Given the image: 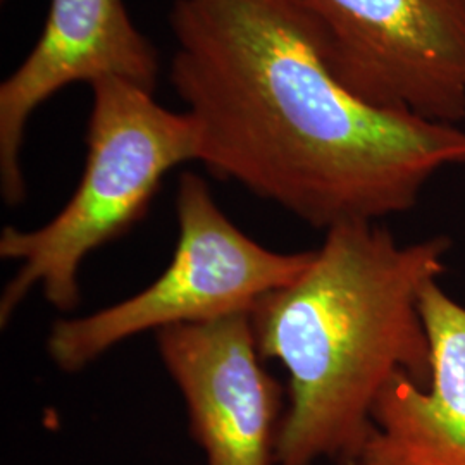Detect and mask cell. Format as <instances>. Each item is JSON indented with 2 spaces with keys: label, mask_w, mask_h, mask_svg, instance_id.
Returning <instances> with one entry per match:
<instances>
[{
  "label": "cell",
  "mask_w": 465,
  "mask_h": 465,
  "mask_svg": "<svg viewBox=\"0 0 465 465\" xmlns=\"http://www.w3.org/2000/svg\"><path fill=\"white\" fill-rule=\"evenodd\" d=\"M161 61L134 26L123 0H50L38 42L0 84V190L19 205L26 195L21 152L28 121L59 90L73 84L121 78L155 92Z\"/></svg>",
  "instance_id": "cell-7"
},
{
  "label": "cell",
  "mask_w": 465,
  "mask_h": 465,
  "mask_svg": "<svg viewBox=\"0 0 465 465\" xmlns=\"http://www.w3.org/2000/svg\"><path fill=\"white\" fill-rule=\"evenodd\" d=\"M450 245L447 236L401 245L378 223L340 224L297 282L255 303L257 350L288 372L276 465L355 464L384 386L400 374L430 382L419 303Z\"/></svg>",
  "instance_id": "cell-2"
},
{
  "label": "cell",
  "mask_w": 465,
  "mask_h": 465,
  "mask_svg": "<svg viewBox=\"0 0 465 465\" xmlns=\"http://www.w3.org/2000/svg\"><path fill=\"white\" fill-rule=\"evenodd\" d=\"M90 88L86 164L76 192L47 224L32 232L7 226L0 234V257L17 262L0 297L2 328L36 286L57 311L76 309L84 259L145 217L173 167L199 161V128L186 111L173 113L121 78Z\"/></svg>",
  "instance_id": "cell-3"
},
{
  "label": "cell",
  "mask_w": 465,
  "mask_h": 465,
  "mask_svg": "<svg viewBox=\"0 0 465 465\" xmlns=\"http://www.w3.org/2000/svg\"><path fill=\"white\" fill-rule=\"evenodd\" d=\"M207 465H276L286 405L262 364L250 312L157 331Z\"/></svg>",
  "instance_id": "cell-6"
},
{
  "label": "cell",
  "mask_w": 465,
  "mask_h": 465,
  "mask_svg": "<svg viewBox=\"0 0 465 465\" xmlns=\"http://www.w3.org/2000/svg\"><path fill=\"white\" fill-rule=\"evenodd\" d=\"M431 345L426 386L400 374L372 409V430L353 465H465V307L438 282L422 290Z\"/></svg>",
  "instance_id": "cell-8"
},
{
  "label": "cell",
  "mask_w": 465,
  "mask_h": 465,
  "mask_svg": "<svg viewBox=\"0 0 465 465\" xmlns=\"http://www.w3.org/2000/svg\"><path fill=\"white\" fill-rule=\"evenodd\" d=\"M176 216L178 245L155 282L128 300L52 326L47 351L61 371L78 372L140 332L252 312L267 293L297 282L316 253H282L252 240L195 173L180 178Z\"/></svg>",
  "instance_id": "cell-4"
},
{
  "label": "cell",
  "mask_w": 465,
  "mask_h": 465,
  "mask_svg": "<svg viewBox=\"0 0 465 465\" xmlns=\"http://www.w3.org/2000/svg\"><path fill=\"white\" fill-rule=\"evenodd\" d=\"M169 82L199 128V163L331 230L407 213L465 166L462 126L384 111L332 76L292 0H174Z\"/></svg>",
  "instance_id": "cell-1"
},
{
  "label": "cell",
  "mask_w": 465,
  "mask_h": 465,
  "mask_svg": "<svg viewBox=\"0 0 465 465\" xmlns=\"http://www.w3.org/2000/svg\"><path fill=\"white\" fill-rule=\"evenodd\" d=\"M332 76L369 105L462 126L465 0H292Z\"/></svg>",
  "instance_id": "cell-5"
}]
</instances>
